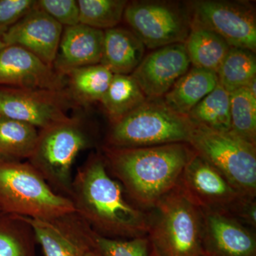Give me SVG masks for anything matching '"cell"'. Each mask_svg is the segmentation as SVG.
I'll return each mask as SVG.
<instances>
[{
  "mask_svg": "<svg viewBox=\"0 0 256 256\" xmlns=\"http://www.w3.org/2000/svg\"><path fill=\"white\" fill-rule=\"evenodd\" d=\"M70 198L76 212L98 235L114 239L148 236L150 210L131 202L109 173L102 154H92L79 168Z\"/></svg>",
  "mask_w": 256,
  "mask_h": 256,
  "instance_id": "cell-1",
  "label": "cell"
},
{
  "mask_svg": "<svg viewBox=\"0 0 256 256\" xmlns=\"http://www.w3.org/2000/svg\"><path fill=\"white\" fill-rule=\"evenodd\" d=\"M102 151L111 176L121 184L132 203L146 210H153L175 190L196 154L185 142L138 148L104 146Z\"/></svg>",
  "mask_w": 256,
  "mask_h": 256,
  "instance_id": "cell-2",
  "label": "cell"
},
{
  "mask_svg": "<svg viewBox=\"0 0 256 256\" xmlns=\"http://www.w3.org/2000/svg\"><path fill=\"white\" fill-rule=\"evenodd\" d=\"M68 197L56 192L30 162L0 159V212L50 220L75 212Z\"/></svg>",
  "mask_w": 256,
  "mask_h": 256,
  "instance_id": "cell-3",
  "label": "cell"
},
{
  "mask_svg": "<svg viewBox=\"0 0 256 256\" xmlns=\"http://www.w3.org/2000/svg\"><path fill=\"white\" fill-rule=\"evenodd\" d=\"M194 124L170 110L162 98H146L111 124L106 146L138 148L190 142Z\"/></svg>",
  "mask_w": 256,
  "mask_h": 256,
  "instance_id": "cell-4",
  "label": "cell"
},
{
  "mask_svg": "<svg viewBox=\"0 0 256 256\" xmlns=\"http://www.w3.org/2000/svg\"><path fill=\"white\" fill-rule=\"evenodd\" d=\"M201 210L175 188L150 210L152 256H204Z\"/></svg>",
  "mask_w": 256,
  "mask_h": 256,
  "instance_id": "cell-5",
  "label": "cell"
},
{
  "mask_svg": "<svg viewBox=\"0 0 256 256\" xmlns=\"http://www.w3.org/2000/svg\"><path fill=\"white\" fill-rule=\"evenodd\" d=\"M92 146V138L80 118H72L40 130L28 162L57 193L70 198L74 162Z\"/></svg>",
  "mask_w": 256,
  "mask_h": 256,
  "instance_id": "cell-6",
  "label": "cell"
},
{
  "mask_svg": "<svg viewBox=\"0 0 256 256\" xmlns=\"http://www.w3.org/2000/svg\"><path fill=\"white\" fill-rule=\"evenodd\" d=\"M188 144L240 193L256 197V146L232 131L194 124Z\"/></svg>",
  "mask_w": 256,
  "mask_h": 256,
  "instance_id": "cell-7",
  "label": "cell"
},
{
  "mask_svg": "<svg viewBox=\"0 0 256 256\" xmlns=\"http://www.w3.org/2000/svg\"><path fill=\"white\" fill-rule=\"evenodd\" d=\"M124 18L144 46L156 50L184 43L191 28L188 5L170 2H128Z\"/></svg>",
  "mask_w": 256,
  "mask_h": 256,
  "instance_id": "cell-8",
  "label": "cell"
},
{
  "mask_svg": "<svg viewBox=\"0 0 256 256\" xmlns=\"http://www.w3.org/2000/svg\"><path fill=\"white\" fill-rule=\"evenodd\" d=\"M75 105L66 88L0 86V116L22 121L40 130L70 118L67 112Z\"/></svg>",
  "mask_w": 256,
  "mask_h": 256,
  "instance_id": "cell-9",
  "label": "cell"
},
{
  "mask_svg": "<svg viewBox=\"0 0 256 256\" xmlns=\"http://www.w3.org/2000/svg\"><path fill=\"white\" fill-rule=\"evenodd\" d=\"M186 5L192 21L214 32L230 47L256 53V14L250 4L244 2L197 0Z\"/></svg>",
  "mask_w": 256,
  "mask_h": 256,
  "instance_id": "cell-10",
  "label": "cell"
},
{
  "mask_svg": "<svg viewBox=\"0 0 256 256\" xmlns=\"http://www.w3.org/2000/svg\"><path fill=\"white\" fill-rule=\"evenodd\" d=\"M176 188L200 210L228 214L245 196L196 152L184 169Z\"/></svg>",
  "mask_w": 256,
  "mask_h": 256,
  "instance_id": "cell-11",
  "label": "cell"
},
{
  "mask_svg": "<svg viewBox=\"0 0 256 256\" xmlns=\"http://www.w3.org/2000/svg\"><path fill=\"white\" fill-rule=\"evenodd\" d=\"M22 217L44 256H86L96 248V232L76 212L50 220Z\"/></svg>",
  "mask_w": 256,
  "mask_h": 256,
  "instance_id": "cell-12",
  "label": "cell"
},
{
  "mask_svg": "<svg viewBox=\"0 0 256 256\" xmlns=\"http://www.w3.org/2000/svg\"><path fill=\"white\" fill-rule=\"evenodd\" d=\"M191 66L184 44L156 48L131 74L146 98H162Z\"/></svg>",
  "mask_w": 256,
  "mask_h": 256,
  "instance_id": "cell-13",
  "label": "cell"
},
{
  "mask_svg": "<svg viewBox=\"0 0 256 256\" xmlns=\"http://www.w3.org/2000/svg\"><path fill=\"white\" fill-rule=\"evenodd\" d=\"M64 26L38 5L3 34L6 46L24 48L53 68Z\"/></svg>",
  "mask_w": 256,
  "mask_h": 256,
  "instance_id": "cell-14",
  "label": "cell"
},
{
  "mask_svg": "<svg viewBox=\"0 0 256 256\" xmlns=\"http://www.w3.org/2000/svg\"><path fill=\"white\" fill-rule=\"evenodd\" d=\"M201 212L204 256H256V230L225 212Z\"/></svg>",
  "mask_w": 256,
  "mask_h": 256,
  "instance_id": "cell-15",
  "label": "cell"
},
{
  "mask_svg": "<svg viewBox=\"0 0 256 256\" xmlns=\"http://www.w3.org/2000/svg\"><path fill=\"white\" fill-rule=\"evenodd\" d=\"M0 86L62 90L66 79L24 48L6 46L0 50Z\"/></svg>",
  "mask_w": 256,
  "mask_h": 256,
  "instance_id": "cell-16",
  "label": "cell"
},
{
  "mask_svg": "<svg viewBox=\"0 0 256 256\" xmlns=\"http://www.w3.org/2000/svg\"><path fill=\"white\" fill-rule=\"evenodd\" d=\"M104 31L78 24L64 28L53 68L65 76L74 69L100 64Z\"/></svg>",
  "mask_w": 256,
  "mask_h": 256,
  "instance_id": "cell-17",
  "label": "cell"
},
{
  "mask_svg": "<svg viewBox=\"0 0 256 256\" xmlns=\"http://www.w3.org/2000/svg\"><path fill=\"white\" fill-rule=\"evenodd\" d=\"M146 46L130 30L122 28L104 31L100 64L114 74L131 75L144 57Z\"/></svg>",
  "mask_w": 256,
  "mask_h": 256,
  "instance_id": "cell-18",
  "label": "cell"
},
{
  "mask_svg": "<svg viewBox=\"0 0 256 256\" xmlns=\"http://www.w3.org/2000/svg\"><path fill=\"white\" fill-rule=\"evenodd\" d=\"M218 82L215 72L192 66L162 99L170 110L188 117L190 111L215 88Z\"/></svg>",
  "mask_w": 256,
  "mask_h": 256,
  "instance_id": "cell-19",
  "label": "cell"
},
{
  "mask_svg": "<svg viewBox=\"0 0 256 256\" xmlns=\"http://www.w3.org/2000/svg\"><path fill=\"white\" fill-rule=\"evenodd\" d=\"M184 44L194 67L215 73L230 48L220 35L192 20L190 33Z\"/></svg>",
  "mask_w": 256,
  "mask_h": 256,
  "instance_id": "cell-20",
  "label": "cell"
},
{
  "mask_svg": "<svg viewBox=\"0 0 256 256\" xmlns=\"http://www.w3.org/2000/svg\"><path fill=\"white\" fill-rule=\"evenodd\" d=\"M114 75L100 64L74 69L65 76L67 92L76 105L100 102Z\"/></svg>",
  "mask_w": 256,
  "mask_h": 256,
  "instance_id": "cell-21",
  "label": "cell"
},
{
  "mask_svg": "<svg viewBox=\"0 0 256 256\" xmlns=\"http://www.w3.org/2000/svg\"><path fill=\"white\" fill-rule=\"evenodd\" d=\"M38 136V130L32 124L0 116V159H30Z\"/></svg>",
  "mask_w": 256,
  "mask_h": 256,
  "instance_id": "cell-22",
  "label": "cell"
},
{
  "mask_svg": "<svg viewBox=\"0 0 256 256\" xmlns=\"http://www.w3.org/2000/svg\"><path fill=\"white\" fill-rule=\"evenodd\" d=\"M146 99L131 75L114 74L100 102L112 124L140 106Z\"/></svg>",
  "mask_w": 256,
  "mask_h": 256,
  "instance_id": "cell-23",
  "label": "cell"
},
{
  "mask_svg": "<svg viewBox=\"0 0 256 256\" xmlns=\"http://www.w3.org/2000/svg\"><path fill=\"white\" fill-rule=\"evenodd\" d=\"M230 97L220 84L188 114L193 124L220 132L230 131Z\"/></svg>",
  "mask_w": 256,
  "mask_h": 256,
  "instance_id": "cell-24",
  "label": "cell"
},
{
  "mask_svg": "<svg viewBox=\"0 0 256 256\" xmlns=\"http://www.w3.org/2000/svg\"><path fill=\"white\" fill-rule=\"evenodd\" d=\"M216 74L218 84L230 94L247 87L256 78V53L230 47Z\"/></svg>",
  "mask_w": 256,
  "mask_h": 256,
  "instance_id": "cell-25",
  "label": "cell"
},
{
  "mask_svg": "<svg viewBox=\"0 0 256 256\" xmlns=\"http://www.w3.org/2000/svg\"><path fill=\"white\" fill-rule=\"evenodd\" d=\"M34 234L22 217L0 212V256H35Z\"/></svg>",
  "mask_w": 256,
  "mask_h": 256,
  "instance_id": "cell-26",
  "label": "cell"
},
{
  "mask_svg": "<svg viewBox=\"0 0 256 256\" xmlns=\"http://www.w3.org/2000/svg\"><path fill=\"white\" fill-rule=\"evenodd\" d=\"M230 131L256 146V97L246 87L230 92Z\"/></svg>",
  "mask_w": 256,
  "mask_h": 256,
  "instance_id": "cell-27",
  "label": "cell"
},
{
  "mask_svg": "<svg viewBox=\"0 0 256 256\" xmlns=\"http://www.w3.org/2000/svg\"><path fill=\"white\" fill-rule=\"evenodd\" d=\"M126 0H78L80 24L106 31L116 28L124 18Z\"/></svg>",
  "mask_w": 256,
  "mask_h": 256,
  "instance_id": "cell-28",
  "label": "cell"
},
{
  "mask_svg": "<svg viewBox=\"0 0 256 256\" xmlns=\"http://www.w3.org/2000/svg\"><path fill=\"white\" fill-rule=\"evenodd\" d=\"M96 248L102 256H152L148 236L131 239L106 238L96 234Z\"/></svg>",
  "mask_w": 256,
  "mask_h": 256,
  "instance_id": "cell-29",
  "label": "cell"
},
{
  "mask_svg": "<svg viewBox=\"0 0 256 256\" xmlns=\"http://www.w3.org/2000/svg\"><path fill=\"white\" fill-rule=\"evenodd\" d=\"M37 5L64 28L80 24L76 0H38Z\"/></svg>",
  "mask_w": 256,
  "mask_h": 256,
  "instance_id": "cell-30",
  "label": "cell"
},
{
  "mask_svg": "<svg viewBox=\"0 0 256 256\" xmlns=\"http://www.w3.org/2000/svg\"><path fill=\"white\" fill-rule=\"evenodd\" d=\"M36 4L35 0H0V35L2 36Z\"/></svg>",
  "mask_w": 256,
  "mask_h": 256,
  "instance_id": "cell-31",
  "label": "cell"
},
{
  "mask_svg": "<svg viewBox=\"0 0 256 256\" xmlns=\"http://www.w3.org/2000/svg\"><path fill=\"white\" fill-rule=\"evenodd\" d=\"M230 216L242 222L248 228L256 230V198L244 196L234 207Z\"/></svg>",
  "mask_w": 256,
  "mask_h": 256,
  "instance_id": "cell-32",
  "label": "cell"
},
{
  "mask_svg": "<svg viewBox=\"0 0 256 256\" xmlns=\"http://www.w3.org/2000/svg\"><path fill=\"white\" fill-rule=\"evenodd\" d=\"M256 78H254V80H252L250 84L248 85L246 87L248 89L249 92H250V94H252V96H255L256 97Z\"/></svg>",
  "mask_w": 256,
  "mask_h": 256,
  "instance_id": "cell-33",
  "label": "cell"
},
{
  "mask_svg": "<svg viewBox=\"0 0 256 256\" xmlns=\"http://www.w3.org/2000/svg\"><path fill=\"white\" fill-rule=\"evenodd\" d=\"M86 256H102L99 254V252L96 250V248L94 249V250H90V252H88V254Z\"/></svg>",
  "mask_w": 256,
  "mask_h": 256,
  "instance_id": "cell-34",
  "label": "cell"
},
{
  "mask_svg": "<svg viewBox=\"0 0 256 256\" xmlns=\"http://www.w3.org/2000/svg\"><path fill=\"white\" fill-rule=\"evenodd\" d=\"M6 44L4 43L2 40V35H0V50L4 48V47H6Z\"/></svg>",
  "mask_w": 256,
  "mask_h": 256,
  "instance_id": "cell-35",
  "label": "cell"
}]
</instances>
